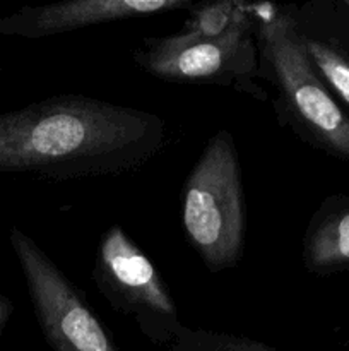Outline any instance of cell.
Listing matches in <instances>:
<instances>
[{"label": "cell", "mask_w": 349, "mask_h": 351, "mask_svg": "<svg viewBox=\"0 0 349 351\" xmlns=\"http://www.w3.org/2000/svg\"><path fill=\"white\" fill-rule=\"evenodd\" d=\"M166 123L156 113L86 95H57L0 113V173L50 180L109 177L161 153Z\"/></svg>", "instance_id": "cell-1"}, {"label": "cell", "mask_w": 349, "mask_h": 351, "mask_svg": "<svg viewBox=\"0 0 349 351\" xmlns=\"http://www.w3.org/2000/svg\"><path fill=\"white\" fill-rule=\"evenodd\" d=\"M255 23L259 79L277 120L315 151L349 163V115L315 71L294 9L245 3Z\"/></svg>", "instance_id": "cell-2"}, {"label": "cell", "mask_w": 349, "mask_h": 351, "mask_svg": "<svg viewBox=\"0 0 349 351\" xmlns=\"http://www.w3.org/2000/svg\"><path fill=\"white\" fill-rule=\"evenodd\" d=\"M181 223L209 273L240 263L245 250L246 204L235 139L221 129L207 141L181 192Z\"/></svg>", "instance_id": "cell-3"}, {"label": "cell", "mask_w": 349, "mask_h": 351, "mask_svg": "<svg viewBox=\"0 0 349 351\" xmlns=\"http://www.w3.org/2000/svg\"><path fill=\"white\" fill-rule=\"evenodd\" d=\"M133 62L161 81L224 86L259 101H269L259 79L255 23L245 2H238L235 21L219 36L180 31L171 36L146 38L133 53Z\"/></svg>", "instance_id": "cell-4"}, {"label": "cell", "mask_w": 349, "mask_h": 351, "mask_svg": "<svg viewBox=\"0 0 349 351\" xmlns=\"http://www.w3.org/2000/svg\"><path fill=\"white\" fill-rule=\"evenodd\" d=\"M91 278L113 311L132 319L151 341L173 343L183 328L163 276L122 225L99 239Z\"/></svg>", "instance_id": "cell-5"}, {"label": "cell", "mask_w": 349, "mask_h": 351, "mask_svg": "<svg viewBox=\"0 0 349 351\" xmlns=\"http://www.w3.org/2000/svg\"><path fill=\"white\" fill-rule=\"evenodd\" d=\"M34 315L53 351H116L82 291L43 249L19 228L10 230Z\"/></svg>", "instance_id": "cell-6"}, {"label": "cell", "mask_w": 349, "mask_h": 351, "mask_svg": "<svg viewBox=\"0 0 349 351\" xmlns=\"http://www.w3.org/2000/svg\"><path fill=\"white\" fill-rule=\"evenodd\" d=\"M190 0H74L23 7L0 17V34L29 40L70 33L116 21L149 17L171 10H190Z\"/></svg>", "instance_id": "cell-7"}, {"label": "cell", "mask_w": 349, "mask_h": 351, "mask_svg": "<svg viewBox=\"0 0 349 351\" xmlns=\"http://www.w3.org/2000/svg\"><path fill=\"white\" fill-rule=\"evenodd\" d=\"M294 16L315 71L349 115V14L339 0H322Z\"/></svg>", "instance_id": "cell-8"}, {"label": "cell", "mask_w": 349, "mask_h": 351, "mask_svg": "<svg viewBox=\"0 0 349 351\" xmlns=\"http://www.w3.org/2000/svg\"><path fill=\"white\" fill-rule=\"evenodd\" d=\"M301 261L313 276L349 271V194L328 195L311 215L305 228Z\"/></svg>", "instance_id": "cell-9"}, {"label": "cell", "mask_w": 349, "mask_h": 351, "mask_svg": "<svg viewBox=\"0 0 349 351\" xmlns=\"http://www.w3.org/2000/svg\"><path fill=\"white\" fill-rule=\"evenodd\" d=\"M173 351H276L260 341L212 331V329L181 328L177 335Z\"/></svg>", "instance_id": "cell-10"}, {"label": "cell", "mask_w": 349, "mask_h": 351, "mask_svg": "<svg viewBox=\"0 0 349 351\" xmlns=\"http://www.w3.org/2000/svg\"><path fill=\"white\" fill-rule=\"evenodd\" d=\"M236 14H238V2L235 0L195 3L181 31L195 36H219L231 26Z\"/></svg>", "instance_id": "cell-11"}, {"label": "cell", "mask_w": 349, "mask_h": 351, "mask_svg": "<svg viewBox=\"0 0 349 351\" xmlns=\"http://www.w3.org/2000/svg\"><path fill=\"white\" fill-rule=\"evenodd\" d=\"M12 302L5 297V295L0 293V336H2L3 329H5V324L9 322L10 315H12Z\"/></svg>", "instance_id": "cell-12"}, {"label": "cell", "mask_w": 349, "mask_h": 351, "mask_svg": "<svg viewBox=\"0 0 349 351\" xmlns=\"http://www.w3.org/2000/svg\"><path fill=\"white\" fill-rule=\"evenodd\" d=\"M339 3H341L342 9L349 14V0H339Z\"/></svg>", "instance_id": "cell-13"}]
</instances>
